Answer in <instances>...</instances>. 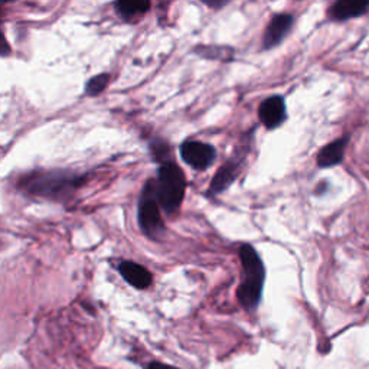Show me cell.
Returning a JSON list of instances; mask_svg holds the SVG:
<instances>
[{"label":"cell","mask_w":369,"mask_h":369,"mask_svg":"<svg viewBox=\"0 0 369 369\" xmlns=\"http://www.w3.org/2000/svg\"><path fill=\"white\" fill-rule=\"evenodd\" d=\"M239 259L244 268V280L237 290V299L241 306L252 312L261 301L266 281V267L260 254L252 246L244 244L239 248Z\"/></svg>","instance_id":"cell-1"},{"label":"cell","mask_w":369,"mask_h":369,"mask_svg":"<svg viewBox=\"0 0 369 369\" xmlns=\"http://www.w3.org/2000/svg\"><path fill=\"white\" fill-rule=\"evenodd\" d=\"M185 189V174L178 165L170 162L159 168L157 181H154V194L159 206L166 214H174L179 211L183 202Z\"/></svg>","instance_id":"cell-2"},{"label":"cell","mask_w":369,"mask_h":369,"mask_svg":"<svg viewBox=\"0 0 369 369\" xmlns=\"http://www.w3.org/2000/svg\"><path fill=\"white\" fill-rule=\"evenodd\" d=\"M139 223L143 232L150 237H156L165 230V223L160 215V206L154 194V181L148 182L143 189L139 203Z\"/></svg>","instance_id":"cell-3"},{"label":"cell","mask_w":369,"mask_h":369,"mask_svg":"<svg viewBox=\"0 0 369 369\" xmlns=\"http://www.w3.org/2000/svg\"><path fill=\"white\" fill-rule=\"evenodd\" d=\"M181 157L186 165L194 168L195 170H206L214 165L217 159V150L208 143L188 140L182 143Z\"/></svg>","instance_id":"cell-4"},{"label":"cell","mask_w":369,"mask_h":369,"mask_svg":"<svg viewBox=\"0 0 369 369\" xmlns=\"http://www.w3.org/2000/svg\"><path fill=\"white\" fill-rule=\"evenodd\" d=\"M295 19L290 13H277L271 18L263 38L264 50H271L280 45L286 37L290 34Z\"/></svg>","instance_id":"cell-5"},{"label":"cell","mask_w":369,"mask_h":369,"mask_svg":"<svg viewBox=\"0 0 369 369\" xmlns=\"http://www.w3.org/2000/svg\"><path fill=\"white\" fill-rule=\"evenodd\" d=\"M260 121L268 130H275L280 127L287 117L286 103L281 95H272V97L264 100L259 108Z\"/></svg>","instance_id":"cell-6"},{"label":"cell","mask_w":369,"mask_h":369,"mask_svg":"<svg viewBox=\"0 0 369 369\" xmlns=\"http://www.w3.org/2000/svg\"><path fill=\"white\" fill-rule=\"evenodd\" d=\"M369 9V0H338L335 2L328 14L332 21L345 22L365 14Z\"/></svg>","instance_id":"cell-7"},{"label":"cell","mask_w":369,"mask_h":369,"mask_svg":"<svg viewBox=\"0 0 369 369\" xmlns=\"http://www.w3.org/2000/svg\"><path fill=\"white\" fill-rule=\"evenodd\" d=\"M349 143L348 136L345 137H339L336 139L335 141L326 144V146L319 152L317 157H316V162L317 166L326 169V168H333V166H338L342 163L343 156H345V150L346 146Z\"/></svg>","instance_id":"cell-8"},{"label":"cell","mask_w":369,"mask_h":369,"mask_svg":"<svg viewBox=\"0 0 369 369\" xmlns=\"http://www.w3.org/2000/svg\"><path fill=\"white\" fill-rule=\"evenodd\" d=\"M239 163H241L239 160H230L228 163L223 165L217 172V174L214 176V179L210 185V189H208V197L218 195V194H221V192L230 188V185L237 179Z\"/></svg>","instance_id":"cell-9"},{"label":"cell","mask_w":369,"mask_h":369,"mask_svg":"<svg viewBox=\"0 0 369 369\" xmlns=\"http://www.w3.org/2000/svg\"><path fill=\"white\" fill-rule=\"evenodd\" d=\"M120 272L128 284H132L136 288H140V290L148 288L152 284V275L149 272V270H146L137 263L132 261L121 263Z\"/></svg>","instance_id":"cell-10"},{"label":"cell","mask_w":369,"mask_h":369,"mask_svg":"<svg viewBox=\"0 0 369 369\" xmlns=\"http://www.w3.org/2000/svg\"><path fill=\"white\" fill-rule=\"evenodd\" d=\"M195 54L208 58V59H231L234 55V50L231 48H222V46H198Z\"/></svg>","instance_id":"cell-11"},{"label":"cell","mask_w":369,"mask_h":369,"mask_svg":"<svg viewBox=\"0 0 369 369\" xmlns=\"http://www.w3.org/2000/svg\"><path fill=\"white\" fill-rule=\"evenodd\" d=\"M117 8L124 18L130 19L133 18V16L148 12L150 8V3L149 2H119Z\"/></svg>","instance_id":"cell-12"},{"label":"cell","mask_w":369,"mask_h":369,"mask_svg":"<svg viewBox=\"0 0 369 369\" xmlns=\"http://www.w3.org/2000/svg\"><path fill=\"white\" fill-rule=\"evenodd\" d=\"M152 153L154 156V159L157 160L159 163H170L173 162V160L170 159V148L168 146V143L165 141H160V140H156L153 144H152Z\"/></svg>","instance_id":"cell-13"},{"label":"cell","mask_w":369,"mask_h":369,"mask_svg":"<svg viewBox=\"0 0 369 369\" xmlns=\"http://www.w3.org/2000/svg\"><path fill=\"white\" fill-rule=\"evenodd\" d=\"M108 84V75L107 74H101L91 78L88 84H87V92L90 95H97L100 94Z\"/></svg>","instance_id":"cell-14"},{"label":"cell","mask_w":369,"mask_h":369,"mask_svg":"<svg viewBox=\"0 0 369 369\" xmlns=\"http://www.w3.org/2000/svg\"><path fill=\"white\" fill-rule=\"evenodd\" d=\"M10 52V48L8 45V41L3 35L2 29H0V55H8Z\"/></svg>","instance_id":"cell-15"},{"label":"cell","mask_w":369,"mask_h":369,"mask_svg":"<svg viewBox=\"0 0 369 369\" xmlns=\"http://www.w3.org/2000/svg\"><path fill=\"white\" fill-rule=\"evenodd\" d=\"M148 369H178L174 366H170V365H165V363H160V362H153L149 365Z\"/></svg>","instance_id":"cell-16"},{"label":"cell","mask_w":369,"mask_h":369,"mask_svg":"<svg viewBox=\"0 0 369 369\" xmlns=\"http://www.w3.org/2000/svg\"><path fill=\"white\" fill-rule=\"evenodd\" d=\"M228 2H203V5L210 6V8H214V9H219L222 6H226Z\"/></svg>","instance_id":"cell-17"}]
</instances>
